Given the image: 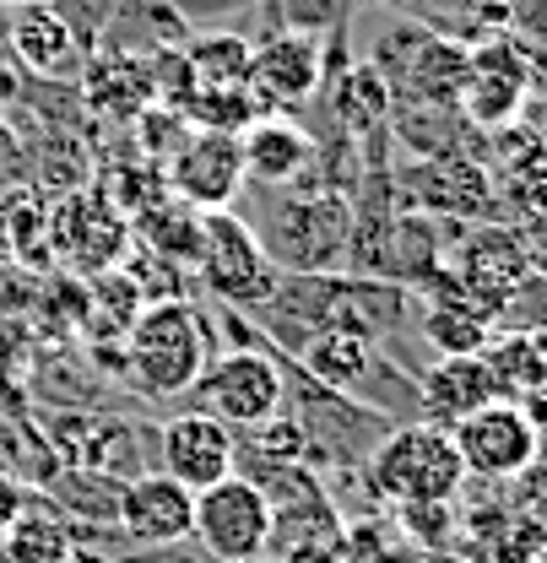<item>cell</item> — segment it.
I'll use <instances>...</instances> for the list:
<instances>
[{"instance_id": "12", "label": "cell", "mask_w": 547, "mask_h": 563, "mask_svg": "<svg viewBox=\"0 0 547 563\" xmlns=\"http://www.w3.org/2000/svg\"><path fill=\"white\" fill-rule=\"evenodd\" d=\"M152 444H157V472H168L174 483H185L190 493L217 488L222 477L239 472V439L233 428H222L206 412H174L168 422L152 428Z\"/></svg>"}, {"instance_id": "22", "label": "cell", "mask_w": 547, "mask_h": 563, "mask_svg": "<svg viewBox=\"0 0 547 563\" xmlns=\"http://www.w3.org/2000/svg\"><path fill=\"white\" fill-rule=\"evenodd\" d=\"M87 98L98 103V109H109V114H136L141 103L152 98V70L141 66V60H131L125 49H103V60H92L87 66Z\"/></svg>"}, {"instance_id": "31", "label": "cell", "mask_w": 547, "mask_h": 563, "mask_svg": "<svg viewBox=\"0 0 547 563\" xmlns=\"http://www.w3.org/2000/svg\"><path fill=\"white\" fill-rule=\"evenodd\" d=\"M17 5H33V0H0V11H17Z\"/></svg>"}, {"instance_id": "19", "label": "cell", "mask_w": 547, "mask_h": 563, "mask_svg": "<svg viewBox=\"0 0 547 563\" xmlns=\"http://www.w3.org/2000/svg\"><path fill=\"white\" fill-rule=\"evenodd\" d=\"M374 352L380 347L363 342V336H347V331H315V336H304V347L293 352L287 363H293L304 379L326 385V390L358 396L363 379H369V368H374Z\"/></svg>"}, {"instance_id": "3", "label": "cell", "mask_w": 547, "mask_h": 563, "mask_svg": "<svg viewBox=\"0 0 547 563\" xmlns=\"http://www.w3.org/2000/svg\"><path fill=\"white\" fill-rule=\"evenodd\" d=\"M363 477L385 504H456L467 488V466L456 455L450 428L396 422L380 450L363 461Z\"/></svg>"}, {"instance_id": "5", "label": "cell", "mask_w": 547, "mask_h": 563, "mask_svg": "<svg viewBox=\"0 0 547 563\" xmlns=\"http://www.w3.org/2000/svg\"><path fill=\"white\" fill-rule=\"evenodd\" d=\"M190 401H196V412L217 418L222 428H233V433L261 428V422L276 418L282 401H287L282 357L266 347L217 352V357L201 368V379L190 385Z\"/></svg>"}, {"instance_id": "16", "label": "cell", "mask_w": 547, "mask_h": 563, "mask_svg": "<svg viewBox=\"0 0 547 563\" xmlns=\"http://www.w3.org/2000/svg\"><path fill=\"white\" fill-rule=\"evenodd\" d=\"M488 401H499V390H493V374L478 352L472 357H434L428 368H417V422L456 428Z\"/></svg>"}, {"instance_id": "13", "label": "cell", "mask_w": 547, "mask_h": 563, "mask_svg": "<svg viewBox=\"0 0 547 563\" xmlns=\"http://www.w3.org/2000/svg\"><path fill=\"white\" fill-rule=\"evenodd\" d=\"M244 87L255 92V103L266 114H287L298 103H309L320 87H326V60H320V38L315 33H293L282 27L272 38H261L250 49V70H244Z\"/></svg>"}, {"instance_id": "25", "label": "cell", "mask_w": 547, "mask_h": 563, "mask_svg": "<svg viewBox=\"0 0 547 563\" xmlns=\"http://www.w3.org/2000/svg\"><path fill=\"white\" fill-rule=\"evenodd\" d=\"M493 331H515V336H547V272H526L510 287V298L493 309Z\"/></svg>"}, {"instance_id": "14", "label": "cell", "mask_w": 547, "mask_h": 563, "mask_svg": "<svg viewBox=\"0 0 547 563\" xmlns=\"http://www.w3.org/2000/svg\"><path fill=\"white\" fill-rule=\"evenodd\" d=\"M168 196L185 201L190 211H228L244 190V157H239V136H222V131H201V136H185L168 157V174H163Z\"/></svg>"}, {"instance_id": "32", "label": "cell", "mask_w": 547, "mask_h": 563, "mask_svg": "<svg viewBox=\"0 0 547 563\" xmlns=\"http://www.w3.org/2000/svg\"><path fill=\"white\" fill-rule=\"evenodd\" d=\"M380 5H396V11H407L412 0H380Z\"/></svg>"}, {"instance_id": "28", "label": "cell", "mask_w": 547, "mask_h": 563, "mask_svg": "<svg viewBox=\"0 0 547 563\" xmlns=\"http://www.w3.org/2000/svg\"><path fill=\"white\" fill-rule=\"evenodd\" d=\"M510 407L532 422V428H547V363L521 385V390H515V396H510Z\"/></svg>"}, {"instance_id": "8", "label": "cell", "mask_w": 547, "mask_h": 563, "mask_svg": "<svg viewBox=\"0 0 547 563\" xmlns=\"http://www.w3.org/2000/svg\"><path fill=\"white\" fill-rule=\"evenodd\" d=\"M450 439H456V455H461L467 477H478L488 488H510L537 461V428L521 418L510 401L478 407L472 418H461L450 428Z\"/></svg>"}, {"instance_id": "29", "label": "cell", "mask_w": 547, "mask_h": 563, "mask_svg": "<svg viewBox=\"0 0 547 563\" xmlns=\"http://www.w3.org/2000/svg\"><path fill=\"white\" fill-rule=\"evenodd\" d=\"M22 504H28V488L11 477V472H0V542H6V531H11V520L22 515Z\"/></svg>"}, {"instance_id": "21", "label": "cell", "mask_w": 547, "mask_h": 563, "mask_svg": "<svg viewBox=\"0 0 547 563\" xmlns=\"http://www.w3.org/2000/svg\"><path fill=\"white\" fill-rule=\"evenodd\" d=\"M417 303V298H412ZM417 336L434 347V357H472V352L488 347L493 336V320L482 314L472 298H445V303H417L412 314Z\"/></svg>"}, {"instance_id": "2", "label": "cell", "mask_w": 547, "mask_h": 563, "mask_svg": "<svg viewBox=\"0 0 547 563\" xmlns=\"http://www.w3.org/2000/svg\"><path fill=\"white\" fill-rule=\"evenodd\" d=\"M120 347H125V379L141 396L174 401L217 357V336H211V320L190 298H152L131 320V331L120 336Z\"/></svg>"}, {"instance_id": "18", "label": "cell", "mask_w": 547, "mask_h": 563, "mask_svg": "<svg viewBox=\"0 0 547 563\" xmlns=\"http://www.w3.org/2000/svg\"><path fill=\"white\" fill-rule=\"evenodd\" d=\"M11 49L33 76H50V81L55 76H76L81 60H87V49L76 44V33L61 22V11L50 0H33V5L11 11Z\"/></svg>"}, {"instance_id": "33", "label": "cell", "mask_w": 547, "mask_h": 563, "mask_svg": "<svg viewBox=\"0 0 547 563\" xmlns=\"http://www.w3.org/2000/svg\"><path fill=\"white\" fill-rule=\"evenodd\" d=\"M543 272H547V261H543Z\"/></svg>"}, {"instance_id": "6", "label": "cell", "mask_w": 547, "mask_h": 563, "mask_svg": "<svg viewBox=\"0 0 547 563\" xmlns=\"http://www.w3.org/2000/svg\"><path fill=\"white\" fill-rule=\"evenodd\" d=\"M196 272H201L206 292L222 309H261L276 292L282 272L272 266V255L261 250L255 228L244 217L228 211H201V244H196Z\"/></svg>"}, {"instance_id": "10", "label": "cell", "mask_w": 547, "mask_h": 563, "mask_svg": "<svg viewBox=\"0 0 547 563\" xmlns=\"http://www.w3.org/2000/svg\"><path fill=\"white\" fill-rule=\"evenodd\" d=\"M445 266H450V277L461 282V292L493 320V309L510 298V287L526 277V272H537V250L510 222H478V228L461 233L456 261H445Z\"/></svg>"}, {"instance_id": "7", "label": "cell", "mask_w": 547, "mask_h": 563, "mask_svg": "<svg viewBox=\"0 0 547 563\" xmlns=\"http://www.w3.org/2000/svg\"><path fill=\"white\" fill-rule=\"evenodd\" d=\"M272 526L276 509L272 498L255 488V477L233 472L217 488L196 493V542L217 563H261L272 553Z\"/></svg>"}, {"instance_id": "24", "label": "cell", "mask_w": 547, "mask_h": 563, "mask_svg": "<svg viewBox=\"0 0 547 563\" xmlns=\"http://www.w3.org/2000/svg\"><path fill=\"white\" fill-rule=\"evenodd\" d=\"M185 70L190 81H244L250 70V38L244 33H211L201 44H185Z\"/></svg>"}, {"instance_id": "23", "label": "cell", "mask_w": 547, "mask_h": 563, "mask_svg": "<svg viewBox=\"0 0 547 563\" xmlns=\"http://www.w3.org/2000/svg\"><path fill=\"white\" fill-rule=\"evenodd\" d=\"M185 114L201 125V131H222V136H239L255 114H266L261 103H255V92L244 87V81H201V87H190V98H185Z\"/></svg>"}, {"instance_id": "1", "label": "cell", "mask_w": 547, "mask_h": 563, "mask_svg": "<svg viewBox=\"0 0 547 563\" xmlns=\"http://www.w3.org/2000/svg\"><path fill=\"white\" fill-rule=\"evenodd\" d=\"M266 325H272L282 357L304 347V336L315 331H347L363 336L374 347L396 342L412 325L417 303L402 282L385 277H358V272H315V277H282L276 292L261 303Z\"/></svg>"}, {"instance_id": "11", "label": "cell", "mask_w": 547, "mask_h": 563, "mask_svg": "<svg viewBox=\"0 0 547 563\" xmlns=\"http://www.w3.org/2000/svg\"><path fill=\"white\" fill-rule=\"evenodd\" d=\"M402 211H423V217H439V222H488L499 207V190H493V174L482 168L478 157H423L412 163L396 185Z\"/></svg>"}, {"instance_id": "27", "label": "cell", "mask_w": 547, "mask_h": 563, "mask_svg": "<svg viewBox=\"0 0 547 563\" xmlns=\"http://www.w3.org/2000/svg\"><path fill=\"white\" fill-rule=\"evenodd\" d=\"M55 11H61V22H66L70 33H76V44L81 49H92V38H98V27L120 11V0H50Z\"/></svg>"}, {"instance_id": "4", "label": "cell", "mask_w": 547, "mask_h": 563, "mask_svg": "<svg viewBox=\"0 0 547 563\" xmlns=\"http://www.w3.org/2000/svg\"><path fill=\"white\" fill-rule=\"evenodd\" d=\"M255 239L282 277L337 272L347 261V239H352V207L337 190H304L293 201H276L266 222L255 228Z\"/></svg>"}, {"instance_id": "20", "label": "cell", "mask_w": 547, "mask_h": 563, "mask_svg": "<svg viewBox=\"0 0 547 563\" xmlns=\"http://www.w3.org/2000/svg\"><path fill=\"white\" fill-rule=\"evenodd\" d=\"M6 563H76V526L66 509L44 504L39 493H28L22 515L11 520L6 542H0Z\"/></svg>"}, {"instance_id": "15", "label": "cell", "mask_w": 547, "mask_h": 563, "mask_svg": "<svg viewBox=\"0 0 547 563\" xmlns=\"http://www.w3.org/2000/svg\"><path fill=\"white\" fill-rule=\"evenodd\" d=\"M114 526L131 537V542H146V548H174L196 531V493L185 483H174L168 472L146 466L136 477L120 483V498H114Z\"/></svg>"}, {"instance_id": "9", "label": "cell", "mask_w": 547, "mask_h": 563, "mask_svg": "<svg viewBox=\"0 0 547 563\" xmlns=\"http://www.w3.org/2000/svg\"><path fill=\"white\" fill-rule=\"evenodd\" d=\"M526 87H532V60L526 49L510 38V33H493L467 49V81H461V120L478 125V131H504L521 103H526Z\"/></svg>"}, {"instance_id": "30", "label": "cell", "mask_w": 547, "mask_h": 563, "mask_svg": "<svg viewBox=\"0 0 547 563\" xmlns=\"http://www.w3.org/2000/svg\"><path fill=\"white\" fill-rule=\"evenodd\" d=\"M532 466L547 477V428H537V461H532Z\"/></svg>"}, {"instance_id": "17", "label": "cell", "mask_w": 547, "mask_h": 563, "mask_svg": "<svg viewBox=\"0 0 547 563\" xmlns=\"http://www.w3.org/2000/svg\"><path fill=\"white\" fill-rule=\"evenodd\" d=\"M239 157H244V179L276 190V185H293L315 163V136L287 114H255L239 131Z\"/></svg>"}, {"instance_id": "26", "label": "cell", "mask_w": 547, "mask_h": 563, "mask_svg": "<svg viewBox=\"0 0 547 563\" xmlns=\"http://www.w3.org/2000/svg\"><path fill=\"white\" fill-rule=\"evenodd\" d=\"M396 509V531L423 548H445L456 537V504H391Z\"/></svg>"}]
</instances>
